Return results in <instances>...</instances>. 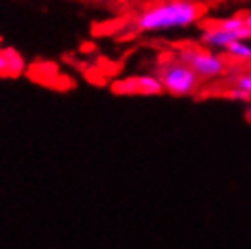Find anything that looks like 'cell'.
Segmentation results:
<instances>
[{"mask_svg":"<svg viewBox=\"0 0 251 249\" xmlns=\"http://www.w3.org/2000/svg\"><path fill=\"white\" fill-rule=\"evenodd\" d=\"M204 7L193 0H168L160 2L157 6L142 11L137 17L138 31L158 33L171 31V29H182L195 24L202 17Z\"/></svg>","mask_w":251,"mask_h":249,"instance_id":"obj_1","label":"cell"},{"mask_svg":"<svg viewBox=\"0 0 251 249\" xmlns=\"http://www.w3.org/2000/svg\"><path fill=\"white\" fill-rule=\"evenodd\" d=\"M158 80L162 84L166 93L173 97H189L195 95L201 86V78L189 68L188 64H184L178 58H170L164 60L158 66Z\"/></svg>","mask_w":251,"mask_h":249,"instance_id":"obj_2","label":"cell"},{"mask_svg":"<svg viewBox=\"0 0 251 249\" xmlns=\"http://www.w3.org/2000/svg\"><path fill=\"white\" fill-rule=\"evenodd\" d=\"M178 60L188 64L199 78H217L226 73V60L217 53L199 48H184L178 51Z\"/></svg>","mask_w":251,"mask_h":249,"instance_id":"obj_3","label":"cell"},{"mask_svg":"<svg viewBox=\"0 0 251 249\" xmlns=\"http://www.w3.org/2000/svg\"><path fill=\"white\" fill-rule=\"evenodd\" d=\"M111 91L117 95H124V97H137V95L155 97V95L164 93V87L158 76L155 75H135L115 80L111 84Z\"/></svg>","mask_w":251,"mask_h":249,"instance_id":"obj_4","label":"cell"},{"mask_svg":"<svg viewBox=\"0 0 251 249\" xmlns=\"http://www.w3.org/2000/svg\"><path fill=\"white\" fill-rule=\"evenodd\" d=\"M251 38V29L246 25L244 29L240 31H224L217 25L206 27L201 35V42L211 50H224L229 48L233 42H239V40H250Z\"/></svg>","mask_w":251,"mask_h":249,"instance_id":"obj_5","label":"cell"},{"mask_svg":"<svg viewBox=\"0 0 251 249\" xmlns=\"http://www.w3.org/2000/svg\"><path fill=\"white\" fill-rule=\"evenodd\" d=\"M4 51H6L7 66H9V76H20L25 71L24 56L20 55L17 50H13V48H6Z\"/></svg>","mask_w":251,"mask_h":249,"instance_id":"obj_6","label":"cell"},{"mask_svg":"<svg viewBox=\"0 0 251 249\" xmlns=\"http://www.w3.org/2000/svg\"><path fill=\"white\" fill-rule=\"evenodd\" d=\"M227 56H231L233 60H239V62H251V46L246 40H239V42H233L229 48H226Z\"/></svg>","mask_w":251,"mask_h":249,"instance_id":"obj_7","label":"cell"},{"mask_svg":"<svg viewBox=\"0 0 251 249\" xmlns=\"http://www.w3.org/2000/svg\"><path fill=\"white\" fill-rule=\"evenodd\" d=\"M213 25L224 29V31H240L246 27V20L242 17H229V19H222L219 22H215Z\"/></svg>","mask_w":251,"mask_h":249,"instance_id":"obj_8","label":"cell"},{"mask_svg":"<svg viewBox=\"0 0 251 249\" xmlns=\"http://www.w3.org/2000/svg\"><path fill=\"white\" fill-rule=\"evenodd\" d=\"M233 87H237L240 91H244L251 97V75L250 73H244V75H239L235 80H233Z\"/></svg>","mask_w":251,"mask_h":249,"instance_id":"obj_9","label":"cell"},{"mask_svg":"<svg viewBox=\"0 0 251 249\" xmlns=\"http://www.w3.org/2000/svg\"><path fill=\"white\" fill-rule=\"evenodd\" d=\"M227 97L231 100H239V102H251V97L244 91H240L237 87H231L229 91H227Z\"/></svg>","mask_w":251,"mask_h":249,"instance_id":"obj_10","label":"cell"},{"mask_svg":"<svg viewBox=\"0 0 251 249\" xmlns=\"http://www.w3.org/2000/svg\"><path fill=\"white\" fill-rule=\"evenodd\" d=\"M0 76H9V66H7L6 51L0 50Z\"/></svg>","mask_w":251,"mask_h":249,"instance_id":"obj_11","label":"cell"},{"mask_svg":"<svg viewBox=\"0 0 251 249\" xmlns=\"http://www.w3.org/2000/svg\"><path fill=\"white\" fill-rule=\"evenodd\" d=\"M246 120L251 122V102H248V107H246Z\"/></svg>","mask_w":251,"mask_h":249,"instance_id":"obj_12","label":"cell"},{"mask_svg":"<svg viewBox=\"0 0 251 249\" xmlns=\"http://www.w3.org/2000/svg\"><path fill=\"white\" fill-rule=\"evenodd\" d=\"M244 20H246V25H248V27L251 29V13L248 15V17H244Z\"/></svg>","mask_w":251,"mask_h":249,"instance_id":"obj_13","label":"cell"},{"mask_svg":"<svg viewBox=\"0 0 251 249\" xmlns=\"http://www.w3.org/2000/svg\"><path fill=\"white\" fill-rule=\"evenodd\" d=\"M250 75H251V69H250Z\"/></svg>","mask_w":251,"mask_h":249,"instance_id":"obj_14","label":"cell"}]
</instances>
